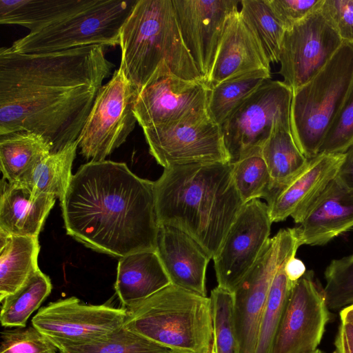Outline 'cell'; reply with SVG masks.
Returning a JSON list of instances; mask_svg holds the SVG:
<instances>
[{"label": "cell", "mask_w": 353, "mask_h": 353, "mask_svg": "<svg viewBox=\"0 0 353 353\" xmlns=\"http://www.w3.org/2000/svg\"><path fill=\"white\" fill-rule=\"evenodd\" d=\"M114 64L105 46L41 54L0 49V135L40 134L57 152L75 141Z\"/></svg>", "instance_id": "6da1fadb"}, {"label": "cell", "mask_w": 353, "mask_h": 353, "mask_svg": "<svg viewBox=\"0 0 353 353\" xmlns=\"http://www.w3.org/2000/svg\"><path fill=\"white\" fill-rule=\"evenodd\" d=\"M154 181L124 163L89 161L71 179L61 201L68 235L113 256L156 250L159 230Z\"/></svg>", "instance_id": "7a4b0ae2"}, {"label": "cell", "mask_w": 353, "mask_h": 353, "mask_svg": "<svg viewBox=\"0 0 353 353\" xmlns=\"http://www.w3.org/2000/svg\"><path fill=\"white\" fill-rule=\"evenodd\" d=\"M232 170L229 163L177 165L154 181L159 225L183 231L211 259L244 205Z\"/></svg>", "instance_id": "3957f363"}, {"label": "cell", "mask_w": 353, "mask_h": 353, "mask_svg": "<svg viewBox=\"0 0 353 353\" xmlns=\"http://www.w3.org/2000/svg\"><path fill=\"white\" fill-rule=\"evenodd\" d=\"M119 46L120 66L138 92L167 74L205 83L183 41L172 0H137L121 29Z\"/></svg>", "instance_id": "277c9868"}, {"label": "cell", "mask_w": 353, "mask_h": 353, "mask_svg": "<svg viewBox=\"0 0 353 353\" xmlns=\"http://www.w3.org/2000/svg\"><path fill=\"white\" fill-rule=\"evenodd\" d=\"M126 310L128 330L176 353H210V297L170 284Z\"/></svg>", "instance_id": "5b68a950"}, {"label": "cell", "mask_w": 353, "mask_h": 353, "mask_svg": "<svg viewBox=\"0 0 353 353\" xmlns=\"http://www.w3.org/2000/svg\"><path fill=\"white\" fill-rule=\"evenodd\" d=\"M353 88V43L343 42L325 67L293 91L290 126L308 159L319 149Z\"/></svg>", "instance_id": "8992f818"}, {"label": "cell", "mask_w": 353, "mask_h": 353, "mask_svg": "<svg viewBox=\"0 0 353 353\" xmlns=\"http://www.w3.org/2000/svg\"><path fill=\"white\" fill-rule=\"evenodd\" d=\"M137 0H90L80 9L15 41L21 54H41L77 47L119 44L121 29Z\"/></svg>", "instance_id": "52a82bcc"}, {"label": "cell", "mask_w": 353, "mask_h": 353, "mask_svg": "<svg viewBox=\"0 0 353 353\" xmlns=\"http://www.w3.org/2000/svg\"><path fill=\"white\" fill-rule=\"evenodd\" d=\"M292 90L281 81H265L220 125L229 163L261 150L279 126L291 128Z\"/></svg>", "instance_id": "ba28073f"}, {"label": "cell", "mask_w": 353, "mask_h": 353, "mask_svg": "<svg viewBox=\"0 0 353 353\" xmlns=\"http://www.w3.org/2000/svg\"><path fill=\"white\" fill-rule=\"evenodd\" d=\"M299 247L293 228L280 230L268 239L253 266L233 292L239 353H254L274 276L282 264L296 256Z\"/></svg>", "instance_id": "9c48e42d"}, {"label": "cell", "mask_w": 353, "mask_h": 353, "mask_svg": "<svg viewBox=\"0 0 353 353\" xmlns=\"http://www.w3.org/2000/svg\"><path fill=\"white\" fill-rule=\"evenodd\" d=\"M138 91L122 67L100 88L77 139L81 154L90 161H104L123 144L137 122L134 105Z\"/></svg>", "instance_id": "30bf717a"}, {"label": "cell", "mask_w": 353, "mask_h": 353, "mask_svg": "<svg viewBox=\"0 0 353 353\" xmlns=\"http://www.w3.org/2000/svg\"><path fill=\"white\" fill-rule=\"evenodd\" d=\"M126 315L123 307L85 305L72 296L41 307L32 325L59 350L106 339L123 325Z\"/></svg>", "instance_id": "8fae6325"}, {"label": "cell", "mask_w": 353, "mask_h": 353, "mask_svg": "<svg viewBox=\"0 0 353 353\" xmlns=\"http://www.w3.org/2000/svg\"><path fill=\"white\" fill-rule=\"evenodd\" d=\"M343 41L320 8L285 31L279 73L292 91L299 88L329 62Z\"/></svg>", "instance_id": "7c38bea8"}, {"label": "cell", "mask_w": 353, "mask_h": 353, "mask_svg": "<svg viewBox=\"0 0 353 353\" xmlns=\"http://www.w3.org/2000/svg\"><path fill=\"white\" fill-rule=\"evenodd\" d=\"M272 223L266 203H244L213 258L217 286L234 291L270 239Z\"/></svg>", "instance_id": "4fadbf2b"}, {"label": "cell", "mask_w": 353, "mask_h": 353, "mask_svg": "<svg viewBox=\"0 0 353 353\" xmlns=\"http://www.w3.org/2000/svg\"><path fill=\"white\" fill-rule=\"evenodd\" d=\"M210 90L204 82L159 76L138 92L134 113L142 129L205 118Z\"/></svg>", "instance_id": "5bb4252c"}, {"label": "cell", "mask_w": 353, "mask_h": 353, "mask_svg": "<svg viewBox=\"0 0 353 353\" xmlns=\"http://www.w3.org/2000/svg\"><path fill=\"white\" fill-rule=\"evenodd\" d=\"M143 131L150 153L164 168L194 163H229L220 125L209 116Z\"/></svg>", "instance_id": "9a60e30c"}, {"label": "cell", "mask_w": 353, "mask_h": 353, "mask_svg": "<svg viewBox=\"0 0 353 353\" xmlns=\"http://www.w3.org/2000/svg\"><path fill=\"white\" fill-rule=\"evenodd\" d=\"M323 290L307 270L289 294L272 353H312L330 319Z\"/></svg>", "instance_id": "2e32d148"}, {"label": "cell", "mask_w": 353, "mask_h": 353, "mask_svg": "<svg viewBox=\"0 0 353 353\" xmlns=\"http://www.w3.org/2000/svg\"><path fill=\"white\" fill-rule=\"evenodd\" d=\"M238 0H172L183 41L208 85L228 16Z\"/></svg>", "instance_id": "e0dca14e"}, {"label": "cell", "mask_w": 353, "mask_h": 353, "mask_svg": "<svg viewBox=\"0 0 353 353\" xmlns=\"http://www.w3.org/2000/svg\"><path fill=\"white\" fill-rule=\"evenodd\" d=\"M344 153H319L302 171L267 201L271 220L291 216L299 224L312 205L336 177Z\"/></svg>", "instance_id": "ac0fdd59"}, {"label": "cell", "mask_w": 353, "mask_h": 353, "mask_svg": "<svg viewBox=\"0 0 353 353\" xmlns=\"http://www.w3.org/2000/svg\"><path fill=\"white\" fill-rule=\"evenodd\" d=\"M156 252L172 284L207 296L206 270L211 259L183 231L159 225Z\"/></svg>", "instance_id": "d6986e66"}, {"label": "cell", "mask_w": 353, "mask_h": 353, "mask_svg": "<svg viewBox=\"0 0 353 353\" xmlns=\"http://www.w3.org/2000/svg\"><path fill=\"white\" fill-rule=\"evenodd\" d=\"M353 228V195L336 177L293 228L301 245H323Z\"/></svg>", "instance_id": "ffe728a7"}, {"label": "cell", "mask_w": 353, "mask_h": 353, "mask_svg": "<svg viewBox=\"0 0 353 353\" xmlns=\"http://www.w3.org/2000/svg\"><path fill=\"white\" fill-rule=\"evenodd\" d=\"M270 70V63L238 10L228 17L208 83L212 87L233 75Z\"/></svg>", "instance_id": "44dd1931"}, {"label": "cell", "mask_w": 353, "mask_h": 353, "mask_svg": "<svg viewBox=\"0 0 353 353\" xmlns=\"http://www.w3.org/2000/svg\"><path fill=\"white\" fill-rule=\"evenodd\" d=\"M56 197L36 194L19 183L1 180L0 230L9 235L38 237Z\"/></svg>", "instance_id": "7402d4cb"}, {"label": "cell", "mask_w": 353, "mask_h": 353, "mask_svg": "<svg viewBox=\"0 0 353 353\" xmlns=\"http://www.w3.org/2000/svg\"><path fill=\"white\" fill-rule=\"evenodd\" d=\"M170 284V280L156 250L130 253L119 261L114 288L125 310Z\"/></svg>", "instance_id": "603a6c76"}, {"label": "cell", "mask_w": 353, "mask_h": 353, "mask_svg": "<svg viewBox=\"0 0 353 353\" xmlns=\"http://www.w3.org/2000/svg\"><path fill=\"white\" fill-rule=\"evenodd\" d=\"M38 237L9 235L0 230V301L16 292L38 270Z\"/></svg>", "instance_id": "cb8c5ba5"}, {"label": "cell", "mask_w": 353, "mask_h": 353, "mask_svg": "<svg viewBox=\"0 0 353 353\" xmlns=\"http://www.w3.org/2000/svg\"><path fill=\"white\" fill-rule=\"evenodd\" d=\"M44 137L31 132L0 135V165L3 179L18 183L37 163L52 152Z\"/></svg>", "instance_id": "d4e9b609"}, {"label": "cell", "mask_w": 353, "mask_h": 353, "mask_svg": "<svg viewBox=\"0 0 353 353\" xmlns=\"http://www.w3.org/2000/svg\"><path fill=\"white\" fill-rule=\"evenodd\" d=\"M90 0H0V23L38 30L80 9Z\"/></svg>", "instance_id": "484cf974"}, {"label": "cell", "mask_w": 353, "mask_h": 353, "mask_svg": "<svg viewBox=\"0 0 353 353\" xmlns=\"http://www.w3.org/2000/svg\"><path fill=\"white\" fill-rule=\"evenodd\" d=\"M261 154L272 182L267 201L299 174L309 161L297 146L291 128L283 126H279L274 130L262 146Z\"/></svg>", "instance_id": "4316f807"}, {"label": "cell", "mask_w": 353, "mask_h": 353, "mask_svg": "<svg viewBox=\"0 0 353 353\" xmlns=\"http://www.w3.org/2000/svg\"><path fill=\"white\" fill-rule=\"evenodd\" d=\"M78 148L77 140L41 159L18 183L32 192L64 197L70 185L72 166Z\"/></svg>", "instance_id": "83f0119b"}, {"label": "cell", "mask_w": 353, "mask_h": 353, "mask_svg": "<svg viewBox=\"0 0 353 353\" xmlns=\"http://www.w3.org/2000/svg\"><path fill=\"white\" fill-rule=\"evenodd\" d=\"M270 79V70L259 69L230 77L211 88L208 114L219 125L265 81Z\"/></svg>", "instance_id": "f1b7e54d"}, {"label": "cell", "mask_w": 353, "mask_h": 353, "mask_svg": "<svg viewBox=\"0 0 353 353\" xmlns=\"http://www.w3.org/2000/svg\"><path fill=\"white\" fill-rule=\"evenodd\" d=\"M50 278L40 270L32 274L16 292L1 302L0 320L6 327H25L30 315L50 294Z\"/></svg>", "instance_id": "f546056e"}, {"label": "cell", "mask_w": 353, "mask_h": 353, "mask_svg": "<svg viewBox=\"0 0 353 353\" xmlns=\"http://www.w3.org/2000/svg\"><path fill=\"white\" fill-rule=\"evenodd\" d=\"M241 16L261 46L270 63H278L285 29L275 18L267 0H243Z\"/></svg>", "instance_id": "4dcf8cb0"}, {"label": "cell", "mask_w": 353, "mask_h": 353, "mask_svg": "<svg viewBox=\"0 0 353 353\" xmlns=\"http://www.w3.org/2000/svg\"><path fill=\"white\" fill-rule=\"evenodd\" d=\"M285 263L279 268L272 280L254 353H272L286 303L295 283L288 278L284 270Z\"/></svg>", "instance_id": "1f68e13d"}, {"label": "cell", "mask_w": 353, "mask_h": 353, "mask_svg": "<svg viewBox=\"0 0 353 353\" xmlns=\"http://www.w3.org/2000/svg\"><path fill=\"white\" fill-rule=\"evenodd\" d=\"M232 165V177L237 192L245 203L253 199L269 198L272 182L261 149Z\"/></svg>", "instance_id": "d6a6232c"}, {"label": "cell", "mask_w": 353, "mask_h": 353, "mask_svg": "<svg viewBox=\"0 0 353 353\" xmlns=\"http://www.w3.org/2000/svg\"><path fill=\"white\" fill-rule=\"evenodd\" d=\"M59 353H176L124 325L101 341L59 350Z\"/></svg>", "instance_id": "836d02e7"}, {"label": "cell", "mask_w": 353, "mask_h": 353, "mask_svg": "<svg viewBox=\"0 0 353 353\" xmlns=\"http://www.w3.org/2000/svg\"><path fill=\"white\" fill-rule=\"evenodd\" d=\"M213 343L217 353H239L234 317V294L216 286L210 293Z\"/></svg>", "instance_id": "e575fe53"}, {"label": "cell", "mask_w": 353, "mask_h": 353, "mask_svg": "<svg viewBox=\"0 0 353 353\" xmlns=\"http://www.w3.org/2000/svg\"><path fill=\"white\" fill-rule=\"evenodd\" d=\"M325 279L323 290L329 310L353 304V254L332 260L325 271Z\"/></svg>", "instance_id": "d590c367"}, {"label": "cell", "mask_w": 353, "mask_h": 353, "mask_svg": "<svg viewBox=\"0 0 353 353\" xmlns=\"http://www.w3.org/2000/svg\"><path fill=\"white\" fill-rule=\"evenodd\" d=\"M55 345L34 326L5 330L0 353H57Z\"/></svg>", "instance_id": "8d00e7d4"}, {"label": "cell", "mask_w": 353, "mask_h": 353, "mask_svg": "<svg viewBox=\"0 0 353 353\" xmlns=\"http://www.w3.org/2000/svg\"><path fill=\"white\" fill-rule=\"evenodd\" d=\"M353 144V88L326 134L319 153H345Z\"/></svg>", "instance_id": "74e56055"}, {"label": "cell", "mask_w": 353, "mask_h": 353, "mask_svg": "<svg viewBox=\"0 0 353 353\" xmlns=\"http://www.w3.org/2000/svg\"><path fill=\"white\" fill-rule=\"evenodd\" d=\"M323 0H267L275 18L285 29H290L319 9Z\"/></svg>", "instance_id": "f35d334b"}, {"label": "cell", "mask_w": 353, "mask_h": 353, "mask_svg": "<svg viewBox=\"0 0 353 353\" xmlns=\"http://www.w3.org/2000/svg\"><path fill=\"white\" fill-rule=\"evenodd\" d=\"M320 10L343 42L353 43V0H323Z\"/></svg>", "instance_id": "ab89813d"}, {"label": "cell", "mask_w": 353, "mask_h": 353, "mask_svg": "<svg viewBox=\"0 0 353 353\" xmlns=\"http://www.w3.org/2000/svg\"><path fill=\"white\" fill-rule=\"evenodd\" d=\"M334 345V353H353V323L341 321Z\"/></svg>", "instance_id": "60d3db41"}, {"label": "cell", "mask_w": 353, "mask_h": 353, "mask_svg": "<svg viewBox=\"0 0 353 353\" xmlns=\"http://www.w3.org/2000/svg\"><path fill=\"white\" fill-rule=\"evenodd\" d=\"M336 179L353 195V144L344 153Z\"/></svg>", "instance_id": "b9f144b4"}, {"label": "cell", "mask_w": 353, "mask_h": 353, "mask_svg": "<svg viewBox=\"0 0 353 353\" xmlns=\"http://www.w3.org/2000/svg\"><path fill=\"white\" fill-rule=\"evenodd\" d=\"M284 270L288 278L294 283L301 278L307 271L303 262L296 256L291 257L285 263Z\"/></svg>", "instance_id": "7bdbcfd3"}, {"label": "cell", "mask_w": 353, "mask_h": 353, "mask_svg": "<svg viewBox=\"0 0 353 353\" xmlns=\"http://www.w3.org/2000/svg\"><path fill=\"white\" fill-rule=\"evenodd\" d=\"M341 321L353 323V304L343 308L340 312Z\"/></svg>", "instance_id": "ee69618b"}, {"label": "cell", "mask_w": 353, "mask_h": 353, "mask_svg": "<svg viewBox=\"0 0 353 353\" xmlns=\"http://www.w3.org/2000/svg\"><path fill=\"white\" fill-rule=\"evenodd\" d=\"M312 353H324L323 352H322L321 350H320L319 349H317L316 350H315L314 352Z\"/></svg>", "instance_id": "f6af8a7d"}]
</instances>
